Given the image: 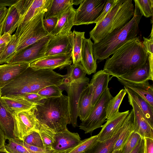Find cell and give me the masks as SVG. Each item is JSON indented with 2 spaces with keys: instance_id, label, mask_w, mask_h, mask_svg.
Segmentation results:
<instances>
[{
  "instance_id": "1",
  "label": "cell",
  "mask_w": 153,
  "mask_h": 153,
  "mask_svg": "<svg viewBox=\"0 0 153 153\" xmlns=\"http://www.w3.org/2000/svg\"><path fill=\"white\" fill-rule=\"evenodd\" d=\"M66 75L48 69H34L30 66L8 84L1 88V97L22 96L27 93H38L46 87L63 85Z\"/></svg>"
},
{
  "instance_id": "2",
  "label": "cell",
  "mask_w": 153,
  "mask_h": 153,
  "mask_svg": "<svg viewBox=\"0 0 153 153\" xmlns=\"http://www.w3.org/2000/svg\"><path fill=\"white\" fill-rule=\"evenodd\" d=\"M149 55L138 37L127 42L117 49L105 63L103 70L117 78L143 66Z\"/></svg>"
},
{
  "instance_id": "3",
  "label": "cell",
  "mask_w": 153,
  "mask_h": 153,
  "mask_svg": "<svg viewBox=\"0 0 153 153\" xmlns=\"http://www.w3.org/2000/svg\"><path fill=\"white\" fill-rule=\"evenodd\" d=\"M38 122L55 133L71 123L69 99L63 94L42 100L33 108Z\"/></svg>"
},
{
  "instance_id": "4",
  "label": "cell",
  "mask_w": 153,
  "mask_h": 153,
  "mask_svg": "<svg viewBox=\"0 0 153 153\" xmlns=\"http://www.w3.org/2000/svg\"><path fill=\"white\" fill-rule=\"evenodd\" d=\"M142 16L135 5L134 15L125 26L108 34L99 42L94 43V59L98 62L108 58L123 45L137 37Z\"/></svg>"
},
{
  "instance_id": "5",
  "label": "cell",
  "mask_w": 153,
  "mask_h": 153,
  "mask_svg": "<svg viewBox=\"0 0 153 153\" xmlns=\"http://www.w3.org/2000/svg\"><path fill=\"white\" fill-rule=\"evenodd\" d=\"M113 97L108 88L101 95L88 116L80 123L79 129L83 130L85 134H91L95 130L101 127L106 119L107 105Z\"/></svg>"
},
{
  "instance_id": "6",
  "label": "cell",
  "mask_w": 153,
  "mask_h": 153,
  "mask_svg": "<svg viewBox=\"0 0 153 153\" xmlns=\"http://www.w3.org/2000/svg\"><path fill=\"white\" fill-rule=\"evenodd\" d=\"M45 11H43L34 17L22 30L17 38V45L15 53L50 34L45 30L43 24Z\"/></svg>"
},
{
  "instance_id": "7",
  "label": "cell",
  "mask_w": 153,
  "mask_h": 153,
  "mask_svg": "<svg viewBox=\"0 0 153 153\" xmlns=\"http://www.w3.org/2000/svg\"><path fill=\"white\" fill-rule=\"evenodd\" d=\"M107 0H82L76 10L74 25L94 23Z\"/></svg>"
},
{
  "instance_id": "8",
  "label": "cell",
  "mask_w": 153,
  "mask_h": 153,
  "mask_svg": "<svg viewBox=\"0 0 153 153\" xmlns=\"http://www.w3.org/2000/svg\"><path fill=\"white\" fill-rule=\"evenodd\" d=\"M52 36L50 34L22 50L15 53L5 63H24L30 64L45 57L47 45Z\"/></svg>"
},
{
  "instance_id": "9",
  "label": "cell",
  "mask_w": 153,
  "mask_h": 153,
  "mask_svg": "<svg viewBox=\"0 0 153 153\" xmlns=\"http://www.w3.org/2000/svg\"><path fill=\"white\" fill-rule=\"evenodd\" d=\"M89 79L85 77L79 79L68 81L66 78L62 86L66 91L69 99L71 124L73 126H77L78 117V104L81 94L89 84Z\"/></svg>"
},
{
  "instance_id": "10",
  "label": "cell",
  "mask_w": 153,
  "mask_h": 153,
  "mask_svg": "<svg viewBox=\"0 0 153 153\" xmlns=\"http://www.w3.org/2000/svg\"><path fill=\"white\" fill-rule=\"evenodd\" d=\"M13 115L15 138L23 140L25 137L33 131H37L38 123L33 108L13 114Z\"/></svg>"
},
{
  "instance_id": "11",
  "label": "cell",
  "mask_w": 153,
  "mask_h": 153,
  "mask_svg": "<svg viewBox=\"0 0 153 153\" xmlns=\"http://www.w3.org/2000/svg\"><path fill=\"white\" fill-rule=\"evenodd\" d=\"M124 1L114 0L108 14L100 22L96 24L95 27L90 32V38L94 41V43L99 42L109 33L115 16Z\"/></svg>"
},
{
  "instance_id": "12",
  "label": "cell",
  "mask_w": 153,
  "mask_h": 153,
  "mask_svg": "<svg viewBox=\"0 0 153 153\" xmlns=\"http://www.w3.org/2000/svg\"><path fill=\"white\" fill-rule=\"evenodd\" d=\"M71 52L67 53L46 56L30 63V66L34 69H62L71 65Z\"/></svg>"
},
{
  "instance_id": "13",
  "label": "cell",
  "mask_w": 153,
  "mask_h": 153,
  "mask_svg": "<svg viewBox=\"0 0 153 153\" xmlns=\"http://www.w3.org/2000/svg\"><path fill=\"white\" fill-rule=\"evenodd\" d=\"M128 98L133 110L134 131L138 134L143 139L148 138L153 139V128L138 105L128 95Z\"/></svg>"
},
{
  "instance_id": "14",
  "label": "cell",
  "mask_w": 153,
  "mask_h": 153,
  "mask_svg": "<svg viewBox=\"0 0 153 153\" xmlns=\"http://www.w3.org/2000/svg\"><path fill=\"white\" fill-rule=\"evenodd\" d=\"M72 34V32L65 35L53 36L47 45L45 57L71 53Z\"/></svg>"
},
{
  "instance_id": "15",
  "label": "cell",
  "mask_w": 153,
  "mask_h": 153,
  "mask_svg": "<svg viewBox=\"0 0 153 153\" xmlns=\"http://www.w3.org/2000/svg\"><path fill=\"white\" fill-rule=\"evenodd\" d=\"M77 133L70 131L67 128L55 134V142L52 149L57 153H64L77 145L81 141Z\"/></svg>"
},
{
  "instance_id": "16",
  "label": "cell",
  "mask_w": 153,
  "mask_h": 153,
  "mask_svg": "<svg viewBox=\"0 0 153 153\" xmlns=\"http://www.w3.org/2000/svg\"><path fill=\"white\" fill-rule=\"evenodd\" d=\"M148 59L142 67L118 77L125 81L136 83L153 80V54H148ZM118 78V77H117Z\"/></svg>"
},
{
  "instance_id": "17",
  "label": "cell",
  "mask_w": 153,
  "mask_h": 153,
  "mask_svg": "<svg viewBox=\"0 0 153 153\" xmlns=\"http://www.w3.org/2000/svg\"><path fill=\"white\" fill-rule=\"evenodd\" d=\"M129 110L119 111L112 116L101 127L102 129L97 134L98 141H105L111 138L122 126L129 113Z\"/></svg>"
},
{
  "instance_id": "18",
  "label": "cell",
  "mask_w": 153,
  "mask_h": 153,
  "mask_svg": "<svg viewBox=\"0 0 153 153\" xmlns=\"http://www.w3.org/2000/svg\"><path fill=\"white\" fill-rule=\"evenodd\" d=\"M24 63H7L0 65V88H3L16 78L30 67Z\"/></svg>"
},
{
  "instance_id": "19",
  "label": "cell",
  "mask_w": 153,
  "mask_h": 153,
  "mask_svg": "<svg viewBox=\"0 0 153 153\" xmlns=\"http://www.w3.org/2000/svg\"><path fill=\"white\" fill-rule=\"evenodd\" d=\"M110 80L109 74L103 70L98 71L92 76L89 83L93 87L92 109L103 93L108 88V84Z\"/></svg>"
},
{
  "instance_id": "20",
  "label": "cell",
  "mask_w": 153,
  "mask_h": 153,
  "mask_svg": "<svg viewBox=\"0 0 153 153\" xmlns=\"http://www.w3.org/2000/svg\"><path fill=\"white\" fill-rule=\"evenodd\" d=\"M134 12V8L132 0H124L115 16L109 33L125 26L133 18Z\"/></svg>"
},
{
  "instance_id": "21",
  "label": "cell",
  "mask_w": 153,
  "mask_h": 153,
  "mask_svg": "<svg viewBox=\"0 0 153 153\" xmlns=\"http://www.w3.org/2000/svg\"><path fill=\"white\" fill-rule=\"evenodd\" d=\"M76 10L71 6L58 18L56 26L50 34L53 36L65 35L71 32L74 25Z\"/></svg>"
},
{
  "instance_id": "22",
  "label": "cell",
  "mask_w": 153,
  "mask_h": 153,
  "mask_svg": "<svg viewBox=\"0 0 153 153\" xmlns=\"http://www.w3.org/2000/svg\"><path fill=\"white\" fill-rule=\"evenodd\" d=\"M93 43L91 39L84 38L81 51L80 63L86 73L88 75L95 73L97 66L93 53Z\"/></svg>"
},
{
  "instance_id": "23",
  "label": "cell",
  "mask_w": 153,
  "mask_h": 153,
  "mask_svg": "<svg viewBox=\"0 0 153 153\" xmlns=\"http://www.w3.org/2000/svg\"><path fill=\"white\" fill-rule=\"evenodd\" d=\"M51 0H34L33 3L20 22L14 35L18 38L30 21L37 15L46 11Z\"/></svg>"
},
{
  "instance_id": "24",
  "label": "cell",
  "mask_w": 153,
  "mask_h": 153,
  "mask_svg": "<svg viewBox=\"0 0 153 153\" xmlns=\"http://www.w3.org/2000/svg\"><path fill=\"white\" fill-rule=\"evenodd\" d=\"M1 98L7 109L12 114L31 109L36 105L20 96Z\"/></svg>"
},
{
  "instance_id": "25",
  "label": "cell",
  "mask_w": 153,
  "mask_h": 153,
  "mask_svg": "<svg viewBox=\"0 0 153 153\" xmlns=\"http://www.w3.org/2000/svg\"><path fill=\"white\" fill-rule=\"evenodd\" d=\"M124 87H127L141 97L153 108V86L148 81L141 83H133L117 78Z\"/></svg>"
},
{
  "instance_id": "26",
  "label": "cell",
  "mask_w": 153,
  "mask_h": 153,
  "mask_svg": "<svg viewBox=\"0 0 153 153\" xmlns=\"http://www.w3.org/2000/svg\"><path fill=\"white\" fill-rule=\"evenodd\" d=\"M22 19L19 13L13 5L9 7L4 19L0 25V36L7 33L11 35L17 28Z\"/></svg>"
},
{
  "instance_id": "27",
  "label": "cell",
  "mask_w": 153,
  "mask_h": 153,
  "mask_svg": "<svg viewBox=\"0 0 153 153\" xmlns=\"http://www.w3.org/2000/svg\"><path fill=\"white\" fill-rule=\"evenodd\" d=\"M0 126L5 139L14 138V120L13 114L8 110L0 97Z\"/></svg>"
},
{
  "instance_id": "28",
  "label": "cell",
  "mask_w": 153,
  "mask_h": 153,
  "mask_svg": "<svg viewBox=\"0 0 153 153\" xmlns=\"http://www.w3.org/2000/svg\"><path fill=\"white\" fill-rule=\"evenodd\" d=\"M93 87L89 83L82 93L78 104V117L82 121L89 115L91 112Z\"/></svg>"
},
{
  "instance_id": "29",
  "label": "cell",
  "mask_w": 153,
  "mask_h": 153,
  "mask_svg": "<svg viewBox=\"0 0 153 153\" xmlns=\"http://www.w3.org/2000/svg\"><path fill=\"white\" fill-rule=\"evenodd\" d=\"M126 118L122 126L111 138L105 141H98L85 153H112L114 145L123 128Z\"/></svg>"
},
{
  "instance_id": "30",
  "label": "cell",
  "mask_w": 153,
  "mask_h": 153,
  "mask_svg": "<svg viewBox=\"0 0 153 153\" xmlns=\"http://www.w3.org/2000/svg\"><path fill=\"white\" fill-rule=\"evenodd\" d=\"M126 93L136 103L151 127L153 128V108L144 99L131 89L124 87Z\"/></svg>"
},
{
  "instance_id": "31",
  "label": "cell",
  "mask_w": 153,
  "mask_h": 153,
  "mask_svg": "<svg viewBox=\"0 0 153 153\" xmlns=\"http://www.w3.org/2000/svg\"><path fill=\"white\" fill-rule=\"evenodd\" d=\"M74 5L73 0H51L44 18H58L68 8Z\"/></svg>"
},
{
  "instance_id": "32",
  "label": "cell",
  "mask_w": 153,
  "mask_h": 153,
  "mask_svg": "<svg viewBox=\"0 0 153 153\" xmlns=\"http://www.w3.org/2000/svg\"><path fill=\"white\" fill-rule=\"evenodd\" d=\"M133 116L132 109L126 117L123 128L114 146L113 152L121 150L134 131Z\"/></svg>"
},
{
  "instance_id": "33",
  "label": "cell",
  "mask_w": 153,
  "mask_h": 153,
  "mask_svg": "<svg viewBox=\"0 0 153 153\" xmlns=\"http://www.w3.org/2000/svg\"><path fill=\"white\" fill-rule=\"evenodd\" d=\"M85 32H78L75 30L72 32L71 55L73 64L80 62L82 41L85 38Z\"/></svg>"
},
{
  "instance_id": "34",
  "label": "cell",
  "mask_w": 153,
  "mask_h": 153,
  "mask_svg": "<svg viewBox=\"0 0 153 153\" xmlns=\"http://www.w3.org/2000/svg\"><path fill=\"white\" fill-rule=\"evenodd\" d=\"M126 94L125 89H123L109 100L106 108V120H109L119 111V108Z\"/></svg>"
},
{
  "instance_id": "35",
  "label": "cell",
  "mask_w": 153,
  "mask_h": 153,
  "mask_svg": "<svg viewBox=\"0 0 153 153\" xmlns=\"http://www.w3.org/2000/svg\"><path fill=\"white\" fill-rule=\"evenodd\" d=\"M38 123L37 131L41 137L44 148L52 149V146L55 142V133Z\"/></svg>"
},
{
  "instance_id": "36",
  "label": "cell",
  "mask_w": 153,
  "mask_h": 153,
  "mask_svg": "<svg viewBox=\"0 0 153 153\" xmlns=\"http://www.w3.org/2000/svg\"><path fill=\"white\" fill-rule=\"evenodd\" d=\"M98 142L97 135L81 140L76 146L64 153H83L91 148Z\"/></svg>"
},
{
  "instance_id": "37",
  "label": "cell",
  "mask_w": 153,
  "mask_h": 153,
  "mask_svg": "<svg viewBox=\"0 0 153 153\" xmlns=\"http://www.w3.org/2000/svg\"><path fill=\"white\" fill-rule=\"evenodd\" d=\"M7 143H5L4 148L8 153H30L23 145L22 140L17 138L6 139Z\"/></svg>"
},
{
  "instance_id": "38",
  "label": "cell",
  "mask_w": 153,
  "mask_h": 153,
  "mask_svg": "<svg viewBox=\"0 0 153 153\" xmlns=\"http://www.w3.org/2000/svg\"><path fill=\"white\" fill-rule=\"evenodd\" d=\"M67 79L69 81L76 80L86 77V74L81 63L72 64L67 67Z\"/></svg>"
},
{
  "instance_id": "39",
  "label": "cell",
  "mask_w": 153,
  "mask_h": 153,
  "mask_svg": "<svg viewBox=\"0 0 153 153\" xmlns=\"http://www.w3.org/2000/svg\"><path fill=\"white\" fill-rule=\"evenodd\" d=\"M18 41L17 38L14 34L11 35L10 40L0 53V64L5 63L9 58L16 52Z\"/></svg>"
},
{
  "instance_id": "40",
  "label": "cell",
  "mask_w": 153,
  "mask_h": 153,
  "mask_svg": "<svg viewBox=\"0 0 153 153\" xmlns=\"http://www.w3.org/2000/svg\"><path fill=\"white\" fill-rule=\"evenodd\" d=\"M135 5L142 15L146 18L152 16L153 13V0H134Z\"/></svg>"
},
{
  "instance_id": "41",
  "label": "cell",
  "mask_w": 153,
  "mask_h": 153,
  "mask_svg": "<svg viewBox=\"0 0 153 153\" xmlns=\"http://www.w3.org/2000/svg\"><path fill=\"white\" fill-rule=\"evenodd\" d=\"M141 138L138 134L133 131L121 149V153H130Z\"/></svg>"
},
{
  "instance_id": "42",
  "label": "cell",
  "mask_w": 153,
  "mask_h": 153,
  "mask_svg": "<svg viewBox=\"0 0 153 153\" xmlns=\"http://www.w3.org/2000/svg\"><path fill=\"white\" fill-rule=\"evenodd\" d=\"M56 85L46 87L40 90L38 94L45 98L57 97L62 95L63 90Z\"/></svg>"
},
{
  "instance_id": "43",
  "label": "cell",
  "mask_w": 153,
  "mask_h": 153,
  "mask_svg": "<svg viewBox=\"0 0 153 153\" xmlns=\"http://www.w3.org/2000/svg\"><path fill=\"white\" fill-rule=\"evenodd\" d=\"M23 141L29 145L45 149L41 137L38 132L34 131L26 136Z\"/></svg>"
},
{
  "instance_id": "44",
  "label": "cell",
  "mask_w": 153,
  "mask_h": 153,
  "mask_svg": "<svg viewBox=\"0 0 153 153\" xmlns=\"http://www.w3.org/2000/svg\"><path fill=\"white\" fill-rule=\"evenodd\" d=\"M58 18L51 17L43 20V26L47 31L50 34L52 32L56 25Z\"/></svg>"
},
{
  "instance_id": "45",
  "label": "cell",
  "mask_w": 153,
  "mask_h": 153,
  "mask_svg": "<svg viewBox=\"0 0 153 153\" xmlns=\"http://www.w3.org/2000/svg\"><path fill=\"white\" fill-rule=\"evenodd\" d=\"M114 0H107L105 5L100 15L95 21L94 23L97 24L100 22L108 14L111 8Z\"/></svg>"
},
{
  "instance_id": "46",
  "label": "cell",
  "mask_w": 153,
  "mask_h": 153,
  "mask_svg": "<svg viewBox=\"0 0 153 153\" xmlns=\"http://www.w3.org/2000/svg\"><path fill=\"white\" fill-rule=\"evenodd\" d=\"M153 25L152 26L150 37L147 38L143 37L144 41L143 43L148 54H153Z\"/></svg>"
},
{
  "instance_id": "47",
  "label": "cell",
  "mask_w": 153,
  "mask_h": 153,
  "mask_svg": "<svg viewBox=\"0 0 153 153\" xmlns=\"http://www.w3.org/2000/svg\"><path fill=\"white\" fill-rule=\"evenodd\" d=\"M28 101L36 104L42 100L46 98L39 94L38 93H27L22 96Z\"/></svg>"
},
{
  "instance_id": "48",
  "label": "cell",
  "mask_w": 153,
  "mask_h": 153,
  "mask_svg": "<svg viewBox=\"0 0 153 153\" xmlns=\"http://www.w3.org/2000/svg\"><path fill=\"white\" fill-rule=\"evenodd\" d=\"M142 153H153V139L144 138Z\"/></svg>"
},
{
  "instance_id": "49",
  "label": "cell",
  "mask_w": 153,
  "mask_h": 153,
  "mask_svg": "<svg viewBox=\"0 0 153 153\" xmlns=\"http://www.w3.org/2000/svg\"><path fill=\"white\" fill-rule=\"evenodd\" d=\"M18 0H0V7L8 6L10 7L15 4Z\"/></svg>"
},
{
  "instance_id": "50",
  "label": "cell",
  "mask_w": 153,
  "mask_h": 153,
  "mask_svg": "<svg viewBox=\"0 0 153 153\" xmlns=\"http://www.w3.org/2000/svg\"><path fill=\"white\" fill-rule=\"evenodd\" d=\"M11 35L7 33L0 36V45L4 43H8L10 40Z\"/></svg>"
},
{
  "instance_id": "51",
  "label": "cell",
  "mask_w": 153,
  "mask_h": 153,
  "mask_svg": "<svg viewBox=\"0 0 153 153\" xmlns=\"http://www.w3.org/2000/svg\"><path fill=\"white\" fill-rule=\"evenodd\" d=\"M143 144V140L142 138L135 148L130 153H142Z\"/></svg>"
},
{
  "instance_id": "52",
  "label": "cell",
  "mask_w": 153,
  "mask_h": 153,
  "mask_svg": "<svg viewBox=\"0 0 153 153\" xmlns=\"http://www.w3.org/2000/svg\"><path fill=\"white\" fill-rule=\"evenodd\" d=\"M6 7H0V25L4 19L7 12Z\"/></svg>"
},
{
  "instance_id": "53",
  "label": "cell",
  "mask_w": 153,
  "mask_h": 153,
  "mask_svg": "<svg viewBox=\"0 0 153 153\" xmlns=\"http://www.w3.org/2000/svg\"><path fill=\"white\" fill-rule=\"evenodd\" d=\"M5 140L4 133L0 126V149L4 147Z\"/></svg>"
},
{
  "instance_id": "54",
  "label": "cell",
  "mask_w": 153,
  "mask_h": 153,
  "mask_svg": "<svg viewBox=\"0 0 153 153\" xmlns=\"http://www.w3.org/2000/svg\"><path fill=\"white\" fill-rule=\"evenodd\" d=\"M7 43H4L0 45V53L4 50L6 46H7Z\"/></svg>"
},
{
  "instance_id": "55",
  "label": "cell",
  "mask_w": 153,
  "mask_h": 153,
  "mask_svg": "<svg viewBox=\"0 0 153 153\" xmlns=\"http://www.w3.org/2000/svg\"><path fill=\"white\" fill-rule=\"evenodd\" d=\"M82 0H73L74 5H77L80 4Z\"/></svg>"
},
{
  "instance_id": "56",
  "label": "cell",
  "mask_w": 153,
  "mask_h": 153,
  "mask_svg": "<svg viewBox=\"0 0 153 153\" xmlns=\"http://www.w3.org/2000/svg\"><path fill=\"white\" fill-rule=\"evenodd\" d=\"M0 153H8L4 149V147L2 149H0Z\"/></svg>"
},
{
  "instance_id": "57",
  "label": "cell",
  "mask_w": 153,
  "mask_h": 153,
  "mask_svg": "<svg viewBox=\"0 0 153 153\" xmlns=\"http://www.w3.org/2000/svg\"><path fill=\"white\" fill-rule=\"evenodd\" d=\"M112 153H121V150H119L113 152Z\"/></svg>"
},
{
  "instance_id": "58",
  "label": "cell",
  "mask_w": 153,
  "mask_h": 153,
  "mask_svg": "<svg viewBox=\"0 0 153 153\" xmlns=\"http://www.w3.org/2000/svg\"><path fill=\"white\" fill-rule=\"evenodd\" d=\"M1 88H0V97H1Z\"/></svg>"
},
{
  "instance_id": "59",
  "label": "cell",
  "mask_w": 153,
  "mask_h": 153,
  "mask_svg": "<svg viewBox=\"0 0 153 153\" xmlns=\"http://www.w3.org/2000/svg\"><path fill=\"white\" fill-rule=\"evenodd\" d=\"M54 153H57L56 152H54Z\"/></svg>"
},
{
  "instance_id": "60",
  "label": "cell",
  "mask_w": 153,
  "mask_h": 153,
  "mask_svg": "<svg viewBox=\"0 0 153 153\" xmlns=\"http://www.w3.org/2000/svg\"><path fill=\"white\" fill-rule=\"evenodd\" d=\"M85 153V152H84V153Z\"/></svg>"
}]
</instances>
